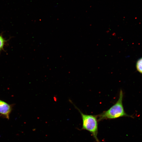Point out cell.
Instances as JSON below:
<instances>
[{"instance_id":"6da1fadb","label":"cell","mask_w":142,"mask_h":142,"mask_svg":"<svg viewBox=\"0 0 142 142\" xmlns=\"http://www.w3.org/2000/svg\"><path fill=\"white\" fill-rule=\"evenodd\" d=\"M123 93L120 90L118 99L116 102L108 110L103 111L97 115L98 121L105 119H111L122 117H133L127 114L125 111L123 107Z\"/></svg>"},{"instance_id":"7a4b0ae2","label":"cell","mask_w":142,"mask_h":142,"mask_svg":"<svg viewBox=\"0 0 142 142\" xmlns=\"http://www.w3.org/2000/svg\"><path fill=\"white\" fill-rule=\"evenodd\" d=\"M80 114L82 120L81 130L90 132L97 142H100L97 137L98 132V120L97 115H88L84 114L74 105Z\"/></svg>"},{"instance_id":"3957f363","label":"cell","mask_w":142,"mask_h":142,"mask_svg":"<svg viewBox=\"0 0 142 142\" xmlns=\"http://www.w3.org/2000/svg\"><path fill=\"white\" fill-rule=\"evenodd\" d=\"M11 110L10 106L6 102L0 100V113L8 119Z\"/></svg>"},{"instance_id":"277c9868","label":"cell","mask_w":142,"mask_h":142,"mask_svg":"<svg viewBox=\"0 0 142 142\" xmlns=\"http://www.w3.org/2000/svg\"><path fill=\"white\" fill-rule=\"evenodd\" d=\"M136 67L137 70L142 74V57L139 58L137 61Z\"/></svg>"},{"instance_id":"5b68a950","label":"cell","mask_w":142,"mask_h":142,"mask_svg":"<svg viewBox=\"0 0 142 142\" xmlns=\"http://www.w3.org/2000/svg\"><path fill=\"white\" fill-rule=\"evenodd\" d=\"M7 41L3 37L2 35H0V51H4V48Z\"/></svg>"}]
</instances>
